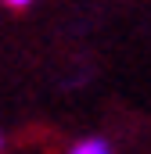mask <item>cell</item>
Masks as SVG:
<instances>
[{"instance_id":"6da1fadb","label":"cell","mask_w":151,"mask_h":154,"mask_svg":"<svg viewBox=\"0 0 151 154\" xmlns=\"http://www.w3.org/2000/svg\"><path fill=\"white\" fill-rule=\"evenodd\" d=\"M65 154H115V147L108 140H101V136H83V140H76Z\"/></svg>"},{"instance_id":"7a4b0ae2","label":"cell","mask_w":151,"mask_h":154,"mask_svg":"<svg viewBox=\"0 0 151 154\" xmlns=\"http://www.w3.org/2000/svg\"><path fill=\"white\" fill-rule=\"evenodd\" d=\"M4 7H11V11H25V7H33L36 0H0Z\"/></svg>"},{"instance_id":"3957f363","label":"cell","mask_w":151,"mask_h":154,"mask_svg":"<svg viewBox=\"0 0 151 154\" xmlns=\"http://www.w3.org/2000/svg\"><path fill=\"white\" fill-rule=\"evenodd\" d=\"M0 154H4V133H0Z\"/></svg>"}]
</instances>
